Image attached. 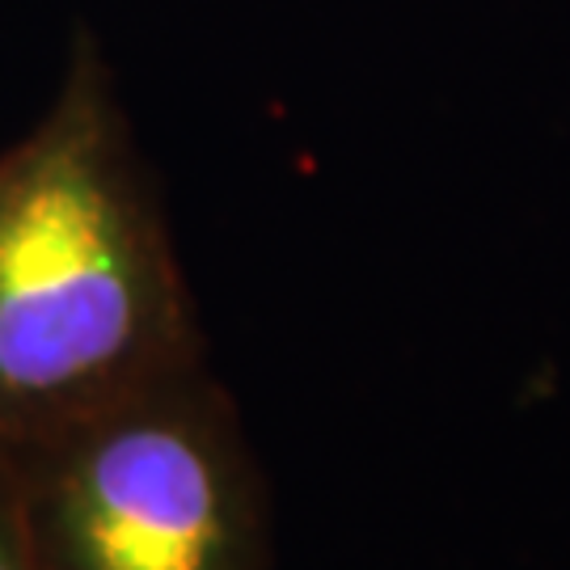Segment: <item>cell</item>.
Listing matches in <instances>:
<instances>
[{
	"label": "cell",
	"mask_w": 570,
	"mask_h": 570,
	"mask_svg": "<svg viewBox=\"0 0 570 570\" xmlns=\"http://www.w3.org/2000/svg\"><path fill=\"white\" fill-rule=\"evenodd\" d=\"M207 360L195 296L98 47L0 153V452Z\"/></svg>",
	"instance_id": "obj_1"
},
{
	"label": "cell",
	"mask_w": 570,
	"mask_h": 570,
	"mask_svg": "<svg viewBox=\"0 0 570 570\" xmlns=\"http://www.w3.org/2000/svg\"><path fill=\"white\" fill-rule=\"evenodd\" d=\"M0 456L39 570H271L263 469L207 360Z\"/></svg>",
	"instance_id": "obj_2"
},
{
	"label": "cell",
	"mask_w": 570,
	"mask_h": 570,
	"mask_svg": "<svg viewBox=\"0 0 570 570\" xmlns=\"http://www.w3.org/2000/svg\"><path fill=\"white\" fill-rule=\"evenodd\" d=\"M0 570H39L30 541H26L18 494H13V473L4 465V456H0Z\"/></svg>",
	"instance_id": "obj_3"
}]
</instances>
